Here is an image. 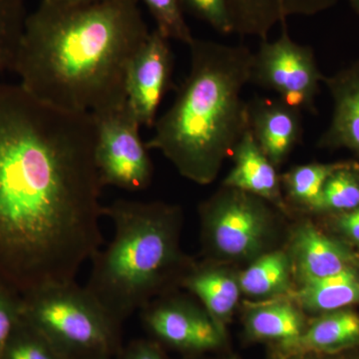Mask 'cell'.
<instances>
[{
  "label": "cell",
  "mask_w": 359,
  "mask_h": 359,
  "mask_svg": "<svg viewBox=\"0 0 359 359\" xmlns=\"http://www.w3.org/2000/svg\"><path fill=\"white\" fill-rule=\"evenodd\" d=\"M185 13L204 21L219 34H233L226 0H181Z\"/></svg>",
  "instance_id": "4316f807"
},
{
  "label": "cell",
  "mask_w": 359,
  "mask_h": 359,
  "mask_svg": "<svg viewBox=\"0 0 359 359\" xmlns=\"http://www.w3.org/2000/svg\"><path fill=\"white\" fill-rule=\"evenodd\" d=\"M173 71L170 39L154 29L130 62L125 82L127 106L142 127H154L163 98L172 88Z\"/></svg>",
  "instance_id": "30bf717a"
},
{
  "label": "cell",
  "mask_w": 359,
  "mask_h": 359,
  "mask_svg": "<svg viewBox=\"0 0 359 359\" xmlns=\"http://www.w3.org/2000/svg\"><path fill=\"white\" fill-rule=\"evenodd\" d=\"M22 318L68 359L121 351V325L74 282L22 295Z\"/></svg>",
  "instance_id": "5b68a950"
},
{
  "label": "cell",
  "mask_w": 359,
  "mask_h": 359,
  "mask_svg": "<svg viewBox=\"0 0 359 359\" xmlns=\"http://www.w3.org/2000/svg\"><path fill=\"white\" fill-rule=\"evenodd\" d=\"M323 217L330 233L359 250V207L353 211Z\"/></svg>",
  "instance_id": "83f0119b"
},
{
  "label": "cell",
  "mask_w": 359,
  "mask_h": 359,
  "mask_svg": "<svg viewBox=\"0 0 359 359\" xmlns=\"http://www.w3.org/2000/svg\"><path fill=\"white\" fill-rule=\"evenodd\" d=\"M249 128L264 154L276 168L302 141L301 110L278 99L255 97L248 102Z\"/></svg>",
  "instance_id": "7c38bea8"
},
{
  "label": "cell",
  "mask_w": 359,
  "mask_h": 359,
  "mask_svg": "<svg viewBox=\"0 0 359 359\" xmlns=\"http://www.w3.org/2000/svg\"><path fill=\"white\" fill-rule=\"evenodd\" d=\"M231 157L233 167L224 180V187L249 193L273 207L285 209L282 180L276 167L257 145L250 129L238 142Z\"/></svg>",
  "instance_id": "2e32d148"
},
{
  "label": "cell",
  "mask_w": 359,
  "mask_h": 359,
  "mask_svg": "<svg viewBox=\"0 0 359 359\" xmlns=\"http://www.w3.org/2000/svg\"><path fill=\"white\" fill-rule=\"evenodd\" d=\"M292 273L302 285L348 271H359V250L306 222L290 243Z\"/></svg>",
  "instance_id": "8fae6325"
},
{
  "label": "cell",
  "mask_w": 359,
  "mask_h": 359,
  "mask_svg": "<svg viewBox=\"0 0 359 359\" xmlns=\"http://www.w3.org/2000/svg\"><path fill=\"white\" fill-rule=\"evenodd\" d=\"M72 359H115V358L109 355H103V354H93V355L80 356V358Z\"/></svg>",
  "instance_id": "1f68e13d"
},
{
  "label": "cell",
  "mask_w": 359,
  "mask_h": 359,
  "mask_svg": "<svg viewBox=\"0 0 359 359\" xmlns=\"http://www.w3.org/2000/svg\"><path fill=\"white\" fill-rule=\"evenodd\" d=\"M114 237L92 257L85 289L118 323L147 306L192 264L179 247L181 210L164 203L116 200L104 205Z\"/></svg>",
  "instance_id": "277c9868"
},
{
  "label": "cell",
  "mask_w": 359,
  "mask_h": 359,
  "mask_svg": "<svg viewBox=\"0 0 359 359\" xmlns=\"http://www.w3.org/2000/svg\"><path fill=\"white\" fill-rule=\"evenodd\" d=\"M95 160L103 187L141 191L152 182V160L140 136L141 124L127 103L95 113Z\"/></svg>",
  "instance_id": "ba28073f"
},
{
  "label": "cell",
  "mask_w": 359,
  "mask_h": 359,
  "mask_svg": "<svg viewBox=\"0 0 359 359\" xmlns=\"http://www.w3.org/2000/svg\"><path fill=\"white\" fill-rule=\"evenodd\" d=\"M323 84L332 97L334 109L318 146L330 150L346 149L359 162V60L325 76Z\"/></svg>",
  "instance_id": "4fadbf2b"
},
{
  "label": "cell",
  "mask_w": 359,
  "mask_h": 359,
  "mask_svg": "<svg viewBox=\"0 0 359 359\" xmlns=\"http://www.w3.org/2000/svg\"><path fill=\"white\" fill-rule=\"evenodd\" d=\"M91 113L0 83V278L21 295L74 282L103 244Z\"/></svg>",
  "instance_id": "6da1fadb"
},
{
  "label": "cell",
  "mask_w": 359,
  "mask_h": 359,
  "mask_svg": "<svg viewBox=\"0 0 359 359\" xmlns=\"http://www.w3.org/2000/svg\"><path fill=\"white\" fill-rule=\"evenodd\" d=\"M27 15L25 0H0V72L13 69Z\"/></svg>",
  "instance_id": "603a6c76"
},
{
  "label": "cell",
  "mask_w": 359,
  "mask_h": 359,
  "mask_svg": "<svg viewBox=\"0 0 359 359\" xmlns=\"http://www.w3.org/2000/svg\"><path fill=\"white\" fill-rule=\"evenodd\" d=\"M229 359H238V358H229ZM273 359H276V358H273Z\"/></svg>",
  "instance_id": "836d02e7"
},
{
  "label": "cell",
  "mask_w": 359,
  "mask_h": 359,
  "mask_svg": "<svg viewBox=\"0 0 359 359\" xmlns=\"http://www.w3.org/2000/svg\"><path fill=\"white\" fill-rule=\"evenodd\" d=\"M359 207V162L341 161L323 187L318 215L341 214Z\"/></svg>",
  "instance_id": "7402d4cb"
},
{
  "label": "cell",
  "mask_w": 359,
  "mask_h": 359,
  "mask_svg": "<svg viewBox=\"0 0 359 359\" xmlns=\"http://www.w3.org/2000/svg\"><path fill=\"white\" fill-rule=\"evenodd\" d=\"M323 79L313 49L290 37L287 21L278 39L262 40L252 53L250 83L276 92L297 109L316 113V99Z\"/></svg>",
  "instance_id": "52a82bcc"
},
{
  "label": "cell",
  "mask_w": 359,
  "mask_h": 359,
  "mask_svg": "<svg viewBox=\"0 0 359 359\" xmlns=\"http://www.w3.org/2000/svg\"><path fill=\"white\" fill-rule=\"evenodd\" d=\"M358 346L359 313L348 308L314 316L292 353L332 354Z\"/></svg>",
  "instance_id": "ac0fdd59"
},
{
  "label": "cell",
  "mask_w": 359,
  "mask_h": 359,
  "mask_svg": "<svg viewBox=\"0 0 359 359\" xmlns=\"http://www.w3.org/2000/svg\"><path fill=\"white\" fill-rule=\"evenodd\" d=\"M340 162L299 165L280 177L287 200L306 211L318 214L323 187Z\"/></svg>",
  "instance_id": "44dd1931"
},
{
  "label": "cell",
  "mask_w": 359,
  "mask_h": 359,
  "mask_svg": "<svg viewBox=\"0 0 359 359\" xmlns=\"http://www.w3.org/2000/svg\"><path fill=\"white\" fill-rule=\"evenodd\" d=\"M150 32L139 0L76 6L41 0L26 18L11 71L42 102L103 112L126 103L127 70Z\"/></svg>",
  "instance_id": "7a4b0ae2"
},
{
  "label": "cell",
  "mask_w": 359,
  "mask_h": 359,
  "mask_svg": "<svg viewBox=\"0 0 359 359\" xmlns=\"http://www.w3.org/2000/svg\"><path fill=\"white\" fill-rule=\"evenodd\" d=\"M292 261L289 252L273 250L252 259L238 275L242 294L255 299H278L292 292Z\"/></svg>",
  "instance_id": "ffe728a7"
},
{
  "label": "cell",
  "mask_w": 359,
  "mask_h": 359,
  "mask_svg": "<svg viewBox=\"0 0 359 359\" xmlns=\"http://www.w3.org/2000/svg\"><path fill=\"white\" fill-rule=\"evenodd\" d=\"M347 1H348L351 8H353L356 13L359 14V0H347Z\"/></svg>",
  "instance_id": "d6a6232c"
},
{
  "label": "cell",
  "mask_w": 359,
  "mask_h": 359,
  "mask_svg": "<svg viewBox=\"0 0 359 359\" xmlns=\"http://www.w3.org/2000/svg\"><path fill=\"white\" fill-rule=\"evenodd\" d=\"M47 1L61 6H76L93 4V2L100 1V0H47Z\"/></svg>",
  "instance_id": "4dcf8cb0"
},
{
  "label": "cell",
  "mask_w": 359,
  "mask_h": 359,
  "mask_svg": "<svg viewBox=\"0 0 359 359\" xmlns=\"http://www.w3.org/2000/svg\"><path fill=\"white\" fill-rule=\"evenodd\" d=\"M304 313L318 314L359 304V271H348L304 283L285 295Z\"/></svg>",
  "instance_id": "d6986e66"
},
{
  "label": "cell",
  "mask_w": 359,
  "mask_h": 359,
  "mask_svg": "<svg viewBox=\"0 0 359 359\" xmlns=\"http://www.w3.org/2000/svg\"><path fill=\"white\" fill-rule=\"evenodd\" d=\"M339 0H226L233 34L269 39L276 25L292 16H313L334 7Z\"/></svg>",
  "instance_id": "5bb4252c"
},
{
  "label": "cell",
  "mask_w": 359,
  "mask_h": 359,
  "mask_svg": "<svg viewBox=\"0 0 359 359\" xmlns=\"http://www.w3.org/2000/svg\"><path fill=\"white\" fill-rule=\"evenodd\" d=\"M181 285L197 297L205 311L226 332L242 294L238 276L221 266H191Z\"/></svg>",
  "instance_id": "e0dca14e"
},
{
  "label": "cell",
  "mask_w": 359,
  "mask_h": 359,
  "mask_svg": "<svg viewBox=\"0 0 359 359\" xmlns=\"http://www.w3.org/2000/svg\"><path fill=\"white\" fill-rule=\"evenodd\" d=\"M304 311L285 297L269 299L250 306L245 311L244 325L248 339L275 346L276 353H294L308 325Z\"/></svg>",
  "instance_id": "9a60e30c"
},
{
  "label": "cell",
  "mask_w": 359,
  "mask_h": 359,
  "mask_svg": "<svg viewBox=\"0 0 359 359\" xmlns=\"http://www.w3.org/2000/svg\"><path fill=\"white\" fill-rule=\"evenodd\" d=\"M115 359H169L163 351L159 342L139 339L123 347Z\"/></svg>",
  "instance_id": "f1b7e54d"
},
{
  "label": "cell",
  "mask_w": 359,
  "mask_h": 359,
  "mask_svg": "<svg viewBox=\"0 0 359 359\" xmlns=\"http://www.w3.org/2000/svg\"><path fill=\"white\" fill-rule=\"evenodd\" d=\"M1 359L68 358L22 318Z\"/></svg>",
  "instance_id": "cb8c5ba5"
},
{
  "label": "cell",
  "mask_w": 359,
  "mask_h": 359,
  "mask_svg": "<svg viewBox=\"0 0 359 359\" xmlns=\"http://www.w3.org/2000/svg\"><path fill=\"white\" fill-rule=\"evenodd\" d=\"M141 318L158 342L182 353L216 351L226 339V332L202 306L183 297L153 299L141 309Z\"/></svg>",
  "instance_id": "9c48e42d"
},
{
  "label": "cell",
  "mask_w": 359,
  "mask_h": 359,
  "mask_svg": "<svg viewBox=\"0 0 359 359\" xmlns=\"http://www.w3.org/2000/svg\"><path fill=\"white\" fill-rule=\"evenodd\" d=\"M269 202L224 187L201 205L203 241L208 254L228 261H250L264 254L271 233Z\"/></svg>",
  "instance_id": "8992f818"
},
{
  "label": "cell",
  "mask_w": 359,
  "mask_h": 359,
  "mask_svg": "<svg viewBox=\"0 0 359 359\" xmlns=\"http://www.w3.org/2000/svg\"><path fill=\"white\" fill-rule=\"evenodd\" d=\"M188 46V74L145 144L149 151H160L184 178L209 185L250 129L243 91L250 83L252 52L245 45L195 37Z\"/></svg>",
  "instance_id": "3957f363"
},
{
  "label": "cell",
  "mask_w": 359,
  "mask_h": 359,
  "mask_svg": "<svg viewBox=\"0 0 359 359\" xmlns=\"http://www.w3.org/2000/svg\"><path fill=\"white\" fill-rule=\"evenodd\" d=\"M22 320V295L0 278V359Z\"/></svg>",
  "instance_id": "484cf974"
},
{
  "label": "cell",
  "mask_w": 359,
  "mask_h": 359,
  "mask_svg": "<svg viewBox=\"0 0 359 359\" xmlns=\"http://www.w3.org/2000/svg\"><path fill=\"white\" fill-rule=\"evenodd\" d=\"M156 22V29L166 39L190 44L194 36L187 25L181 0H142Z\"/></svg>",
  "instance_id": "d4e9b609"
},
{
  "label": "cell",
  "mask_w": 359,
  "mask_h": 359,
  "mask_svg": "<svg viewBox=\"0 0 359 359\" xmlns=\"http://www.w3.org/2000/svg\"><path fill=\"white\" fill-rule=\"evenodd\" d=\"M273 358L276 359H359V346L339 353H297L287 354V355L275 354Z\"/></svg>",
  "instance_id": "f546056e"
}]
</instances>
